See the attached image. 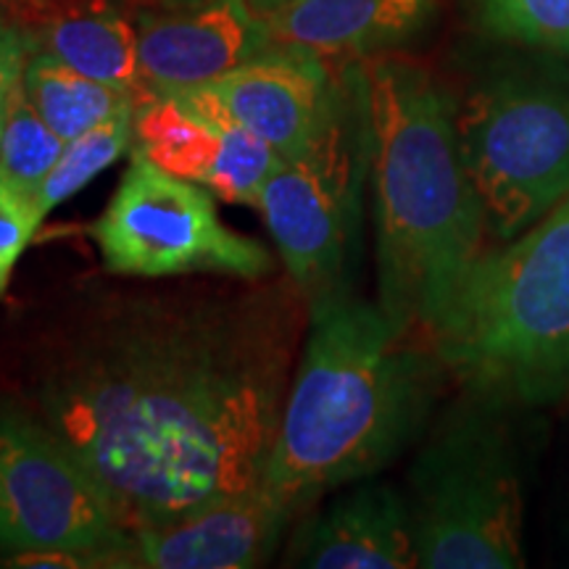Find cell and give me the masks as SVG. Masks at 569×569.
I'll use <instances>...</instances> for the list:
<instances>
[{"label":"cell","instance_id":"cell-17","mask_svg":"<svg viewBox=\"0 0 569 569\" xmlns=\"http://www.w3.org/2000/svg\"><path fill=\"white\" fill-rule=\"evenodd\" d=\"M21 88L38 113L63 140L88 132L90 127L130 111L138 103L132 92L71 69L42 51L27 53Z\"/></svg>","mask_w":569,"mask_h":569},{"label":"cell","instance_id":"cell-10","mask_svg":"<svg viewBox=\"0 0 569 569\" xmlns=\"http://www.w3.org/2000/svg\"><path fill=\"white\" fill-rule=\"evenodd\" d=\"M365 163L367 132L330 159L280 161L261 188L256 206L309 311L348 293V248Z\"/></svg>","mask_w":569,"mask_h":569},{"label":"cell","instance_id":"cell-1","mask_svg":"<svg viewBox=\"0 0 569 569\" xmlns=\"http://www.w3.org/2000/svg\"><path fill=\"white\" fill-rule=\"evenodd\" d=\"M306 327L290 277L101 298L59 340L38 417L140 528L264 482Z\"/></svg>","mask_w":569,"mask_h":569},{"label":"cell","instance_id":"cell-20","mask_svg":"<svg viewBox=\"0 0 569 569\" xmlns=\"http://www.w3.org/2000/svg\"><path fill=\"white\" fill-rule=\"evenodd\" d=\"M63 146L67 140L40 117L24 96L19 77L11 96L3 151H0V182L34 196L38 184L59 161Z\"/></svg>","mask_w":569,"mask_h":569},{"label":"cell","instance_id":"cell-4","mask_svg":"<svg viewBox=\"0 0 569 569\" xmlns=\"http://www.w3.org/2000/svg\"><path fill=\"white\" fill-rule=\"evenodd\" d=\"M467 388L525 407L569 396V196L482 253L430 336Z\"/></svg>","mask_w":569,"mask_h":569},{"label":"cell","instance_id":"cell-3","mask_svg":"<svg viewBox=\"0 0 569 569\" xmlns=\"http://www.w3.org/2000/svg\"><path fill=\"white\" fill-rule=\"evenodd\" d=\"M443 361L351 293L309 311L264 488L303 511L327 490L375 478L436 407Z\"/></svg>","mask_w":569,"mask_h":569},{"label":"cell","instance_id":"cell-5","mask_svg":"<svg viewBox=\"0 0 569 569\" xmlns=\"http://www.w3.org/2000/svg\"><path fill=\"white\" fill-rule=\"evenodd\" d=\"M507 403L469 388L419 451L407 498L419 567H525L522 472Z\"/></svg>","mask_w":569,"mask_h":569},{"label":"cell","instance_id":"cell-7","mask_svg":"<svg viewBox=\"0 0 569 569\" xmlns=\"http://www.w3.org/2000/svg\"><path fill=\"white\" fill-rule=\"evenodd\" d=\"M106 269L130 277L227 274L264 280L274 259L227 227L213 193L132 153L111 203L92 224Z\"/></svg>","mask_w":569,"mask_h":569},{"label":"cell","instance_id":"cell-25","mask_svg":"<svg viewBox=\"0 0 569 569\" xmlns=\"http://www.w3.org/2000/svg\"><path fill=\"white\" fill-rule=\"evenodd\" d=\"M240 3H243L246 9H251L256 17H267V13L277 11L280 6L290 3V0H240Z\"/></svg>","mask_w":569,"mask_h":569},{"label":"cell","instance_id":"cell-22","mask_svg":"<svg viewBox=\"0 0 569 569\" xmlns=\"http://www.w3.org/2000/svg\"><path fill=\"white\" fill-rule=\"evenodd\" d=\"M42 219L46 217L30 193L0 182V290L9 284L13 264L19 261L21 251L30 246Z\"/></svg>","mask_w":569,"mask_h":569},{"label":"cell","instance_id":"cell-9","mask_svg":"<svg viewBox=\"0 0 569 569\" xmlns=\"http://www.w3.org/2000/svg\"><path fill=\"white\" fill-rule=\"evenodd\" d=\"M203 88L282 161H322L365 138L353 84L338 90L315 53L269 48Z\"/></svg>","mask_w":569,"mask_h":569},{"label":"cell","instance_id":"cell-16","mask_svg":"<svg viewBox=\"0 0 569 569\" xmlns=\"http://www.w3.org/2000/svg\"><path fill=\"white\" fill-rule=\"evenodd\" d=\"M130 153L209 188L222 156V127L188 96H142L134 103Z\"/></svg>","mask_w":569,"mask_h":569},{"label":"cell","instance_id":"cell-12","mask_svg":"<svg viewBox=\"0 0 569 569\" xmlns=\"http://www.w3.org/2000/svg\"><path fill=\"white\" fill-rule=\"evenodd\" d=\"M269 48L274 42L264 19L240 0H193L182 11L142 13L138 19L142 96H177L203 88Z\"/></svg>","mask_w":569,"mask_h":569},{"label":"cell","instance_id":"cell-19","mask_svg":"<svg viewBox=\"0 0 569 569\" xmlns=\"http://www.w3.org/2000/svg\"><path fill=\"white\" fill-rule=\"evenodd\" d=\"M132 122L134 109L117 113V117L90 127L88 132L67 140L56 167L32 196L42 217H48L71 196L80 193L84 184L92 182V177L106 172L124 151H132Z\"/></svg>","mask_w":569,"mask_h":569},{"label":"cell","instance_id":"cell-6","mask_svg":"<svg viewBox=\"0 0 569 569\" xmlns=\"http://www.w3.org/2000/svg\"><path fill=\"white\" fill-rule=\"evenodd\" d=\"M459 151L498 243L522 234L569 196V74L511 69L457 111Z\"/></svg>","mask_w":569,"mask_h":569},{"label":"cell","instance_id":"cell-2","mask_svg":"<svg viewBox=\"0 0 569 569\" xmlns=\"http://www.w3.org/2000/svg\"><path fill=\"white\" fill-rule=\"evenodd\" d=\"M351 84L375 190L377 303L398 332L430 343L488 232L461 161L457 109L403 59L359 63Z\"/></svg>","mask_w":569,"mask_h":569},{"label":"cell","instance_id":"cell-23","mask_svg":"<svg viewBox=\"0 0 569 569\" xmlns=\"http://www.w3.org/2000/svg\"><path fill=\"white\" fill-rule=\"evenodd\" d=\"M27 53H30V46L21 27L0 13V90L19 80Z\"/></svg>","mask_w":569,"mask_h":569},{"label":"cell","instance_id":"cell-24","mask_svg":"<svg viewBox=\"0 0 569 569\" xmlns=\"http://www.w3.org/2000/svg\"><path fill=\"white\" fill-rule=\"evenodd\" d=\"M19 82V80H17ZM17 82L9 84V88L0 90V151H3V138H6V124H9V109H11V96Z\"/></svg>","mask_w":569,"mask_h":569},{"label":"cell","instance_id":"cell-8","mask_svg":"<svg viewBox=\"0 0 569 569\" xmlns=\"http://www.w3.org/2000/svg\"><path fill=\"white\" fill-rule=\"evenodd\" d=\"M130 536L96 475L42 422L0 409V551L77 553L113 569Z\"/></svg>","mask_w":569,"mask_h":569},{"label":"cell","instance_id":"cell-14","mask_svg":"<svg viewBox=\"0 0 569 569\" xmlns=\"http://www.w3.org/2000/svg\"><path fill=\"white\" fill-rule=\"evenodd\" d=\"M30 51H42L113 88L142 96L138 27L103 0H13Z\"/></svg>","mask_w":569,"mask_h":569},{"label":"cell","instance_id":"cell-11","mask_svg":"<svg viewBox=\"0 0 569 569\" xmlns=\"http://www.w3.org/2000/svg\"><path fill=\"white\" fill-rule=\"evenodd\" d=\"M296 511L264 482L132 528L113 569H248L267 565Z\"/></svg>","mask_w":569,"mask_h":569},{"label":"cell","instance_id":"cell-13","mask_svg":"<svg viewBox=\"0 0 569 569\" xmlns=\"http://www.w3.org/2000/svg\"><path fill=\"white\" fill-rule=\"evenodd\" d=\"M288 565L311 569L419 567L407 498L386 482L361 480L293 536Z\"/></svg>","mask_w":569,"mask_h":569},{"label":"cell","instance_id":"cell-21","mask_svg":"<svg viewBox=\"0 0 569 569\" xmlns=\"http://www.w3.org/2000/svg\"><path fill=\"white\" fill-rule=\"evenodd\" d=\"M480 6L498 34L569 59V0H480Z\"/></svg>","mask_w":569,"mask_h":569},{"label":"cell","instance_id":"cell-18","mask_svg":"<svg viewBox=\"0 0 569 569\" xmlns=\"http://www.w3.org/2000/svg\"><path fill=\"white\" fill-rule=\"evenodd\" d=\"M177 96L193 98L222 127V156H219L217 172L209 182L211 193L227 203H259L261 188H264L269 174L274 172L277 163L282 161L274 153V148L248 130L246 124H240L206 88L184 90L177 92Z\"/></svg>","mask_w":569,"mask_h":569},{"label":"cell","instance_id":"cell-15","mask_svg":"<svg viewBox=\"0 0 569 569\" xmlns=\"http://www.w3.org/2000/svg\"><path fill=\"white\" fill-rule=\"evenodd\" d=\"M419 17L422 0H290L261 19L274 48L332 59L407 38Z\"/></svg>","mask_w":569,"mask_h":569}]
</instances>
